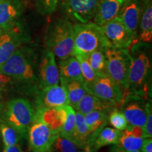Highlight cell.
Returning a JSON list of instances; mask_svg holds the SVG:
<instances>
[{"label": "cell", "mask_w": 152, "mask_h": 152, "mask_svg": "<svg viewBox=\"0 0 152 152\" xmlns=\"http://www.w3.org/2000/svg\"><path fill=\"white\" fill-rule=\"evenodd\" d=\"M147 44L140 41L132 44L131 64L129 73V93L147 98L151 81V61Z\"/></svg>", "instance_id": "6da1fadb"}, {"label": "cell", "mask_w": 152, "mask_h": 152, "mask_svg": "<svg viewBox=\"0 0 152 152\" xmlns=\"http://www.w3.org/2000/svg\"><path fill=\"white\" fill-rule=\"evenodd\" d=\"M45 44L58 59L73 56V25L66 18L53 21L47 28Z\"/></svg>", "instance_id": "7a4b0ae2"}, {"label": "cell", "mask_w": 152, "mask_h": 152, "mask_svg": "<svg viewBox=\"0 0 152 152\" xmlns=\"http://www.w3.org/2000/svg\"><path fill=\"white\" fill-rule=\"evenodd\" d=\"M109 47L101 26L89 22L73 25V56H87L94 51Z\"/></svg>", "instance_id": "3957f363"}, {"label": "cell", "mask_w": 152, "mask_h": 152, "mask_svg": "<svg viewBox=\"0 0 152 152\" xmlns=\"http://www.w3.org/2000/svg\"><path fill=\"white\" fill-rule=\"evenodd\" d=\"M108 75L118 84L122 90H128L131 56L126 49L109 47L104 50Z\"/></svg>", "instance_id": "277c9868"}, {"label": "cell", "mask_w": 152, "mask_h": 152, "mask_svg": "<svg viewBox=\"0 0 152 152\" xmlns=\"http://www.w3.org/2000/svg\"><path fill=\"white\" fill-rule=\"evenodd\" d=\"M35 119L31 104L24 99H15L7 103L4 122L13 127L21 137L26 135Z\"/></svg>", "instance_id": "5b68a950"}, {"label": "cell", "mask_w": 152, "mask_h": 152, "mask_svg": "<svg viewBox=\"0 0 152 152\" xmlns=\"http://www.w3.org/2000/svg\"><path fill=\"white\" fill-rule=\"evenodd\" d=\"M0 71L11 78L28 83L35 82L36 78L29 56L22 49H17L4 64Z\"/></svg>", "instance_id": "8992f818"}, {"label": "cell", "mask_w": 152, "mask_h": 152, "mask_svg": "<svg viewBox=\"0 0 152 152\" xmlns=\"http://www.w3.org/2000/svg\"><path fill=\"white\" fill-rule=\"evenodd\" d=\"M28 133V144L33 152H50L57 137L45 123L38 119H34Z\"/></svg>", "instance_id": "52a82bcc"}, {"label": "cell", "mask_w": 152, "mask_h": 152, "mask_svg": "<svg viewBox=\"0 0 152 152\" xmlns=\"http://www.w3.org/2000/svg\"><path fill=\"white\" fill-rule=\"evenodd\" d=\"M101 28L110 47L127 49L132 44L139 41L134 39L118 16Z\"/></svg>", "instance_id": "ba28073f"}, {"label": "cell", "mask_w": 152, "mask_h": 152, "mask_svg": "<svg viewBox=\"0 0 152 152\" xmlns=\"http://www.w3.org/2000/svg\"><path fill=\"white\" fill-rule=\"evenodd\" d=\"M145 99L137 95L129 94L123 97L121 103V112L128 125L143 126L147 119V109L150 104L146 103Z\"/></svg>", "instance_id": "9c48e42d"}, {"label": "cell", "mask_w": 152, "mask_h": 152, "mask_svg": "<svg viewBox=\"0 0 152 152\" xmlns=\"http://www.w3.org/2000/svg\"><path fill=\"white\" fill-rule=\"evenodd\" d=\"M90 92L101 100L113 103H121L124 97L122 89L109 75L97 76L94 82L87 85Z\"/></svg>", "instance_id": "30bf717a"}, {"label": "cell", "mask_w": 152, "mask_h": 152, "mask_svg": "<svg viewBox=\"0 0 152 152\" xmlns=\"http://www.w3.org/2000/svg\"><path fill=\"white\" fill-rule=\"evenodd\" d=\"M99 0H63L62 7L68 18L78 23H86L94 18Z\"/></svg>", "instance_id": "8fae6325"}, {"label": "cell", "mask_w": 152, "mask_h": 152, "mask_svg": "<svg viewBox=\"0 0 152 152\" xmlns=\"http://www.w3.org/2000/svg\"><path fill=\"white\" fill-rule=\"evenodd\" d=\"M39 85L41 88L58 85L59 72L55 56L49 49H46L42 56L39 70Z\"/></svg>", "instance_id": "7c38bea8"}, {"label": "cell", "mask_w": 152, "mask_h": 152, "mask_svg": "<svg viewBox=\"0 0 152 152\" xmlns=\"http://www.w3.org/2000/svg\"><path fill=\"white\" fill-rule=\"evenodd\" d=\"M142 7V0H130L123 4L118 16L136 40H138Z\"/></svg>", "instance_id": "4fadbf2b"}, {"label": "cell", "mask_w": 152, "mask_h": 152, "mask_svg": "<svg viewBox=\"0 0 152 152\" xmlns=\"http://www.w3.org/2000/svg\"><path fill=\"white\" fill-rule=\"evenodd\" d=\"M37 97V109H51L68 105L66 90L62 85L41 88Z\"/></svg>", "instance_id": "5bb4252c"}, {"label": "cell", "mask_w": 152, "mask_h": 152, "mask_svg": "<svg viewBox=\"0 0 152 152\" xmlns=\"http://www.w3.org/2000/svg\"><path fill=\"white\" fill-rule=\"evenodd\" d=\"M23 8L19 0H4L0 2V26L7 31L18 26Z\"/></svg>", "instance_id": "9a60e30c"}, {"label": "cell", "mask_w": 152, "mask_h": 152, "mask_svg": "<svg viewBox=\"0 0 152 152\" xmlns=\"http://www.w3.org/2000/svg\"><path fill=\"white\" fill-rule=\"evenodd\" d=\"M65 106L51 109H37V112L35 113V119L40 120L54 134L58 135L60 134L63 125L66 121V110Z\"/></svg>", "instance_id": "2e32d148"}, {"label": "cell", "mask_w": 152, "mask_h": 152, "mask_svg": "<svg viewBox=\"0 0 152 152\" xmlns=\"http://www.w3.org/2000/svg\"><path fill=\"white\" fill-rule=\"evenodd\" d=\"M23 40L18 26L4 31L0 35V66L10 57Z\"/></svg>", "instance_id": "e0dca14e"}, {"label": "cell", "mask_w": 152, "mask_h": 152, "mask_svg": "<svg viewBox=\"0 0 152 152\" xmlns=\"http://www.w3.org/2000/svg\"><path fill=\"white\" fill-rule=\"evenodd\" d=\"M123 0H99L94 23L102 26L118 16Z\"/></svg>", "instance_id": "ac0fdd59"}, {"label": "cell", "mask_w": 152, "mask_h": 152, "mask_svg": "<svg viewBox=\"0 0 152 152\" xmlns=\"http://www.w3.org/2000/svg\"><path fill=\"white\" fill-rule=\"evenodd\" d=\"M122 131L115 128L104 127L103 128L92 132L89 137L88 144L94 151H97L100 148L111 144H115L118 142Z\"/></svg>", "instance_id": "d6986e66"}, {"label": "cell", "mask_w": 152, "mask_h": 152, "mask_svg": "<svg viewBox=\"0 0 152 152\" xmlns=\"http://www.w3.org/2000/svg\"><path fill=\"white\" fill-rule=\"evenodd\" d=\"M138 40L149 44L152 39V2L142 0V14L139 25Z\"/></svg>", "instance_id": "ffe728a7"}, {"label": "cell", "mask_w": 152, "mask_h": 152, "mask_svg": "<svg viewBox=\"0 0 152 152\" xmlns=\"http://www.w3.org/2000/svg\"><path fill=\"white\" fill-rule=\"evenodd\" d=\"M61 85L65 88L68 100V105L75 109L79 102L87 93L90 92L83 80H64L59 78ZM91 93V92H90Z\"/></svg>", "instance_id": "44dd1931"}, {"label": "cell", "mask_w": 152, "mask_h": 152, "mask_svg": "<svg viewBox=\"0 0 152 152\" xmlns=\"http://www.w3.org/2000/svg\"><path fill=\"white\" fill-rule=\"evenodd\" d=\"M115 105V104L111 102L101 100L92 93L89 92L80 101L75 111H78L85 115L93 111H111Z\"/></svg>", "instance_id": "7402d4cb"}, {"label": "cell", "mask_w": 152, "mask_h": 152, "mask_svg": "<svg viewBox=\"0 0 152 152\" xmlns=\"http://www.w3.org/2000/svg\"><path fill=\"white\" fill-rule=\"evenodd\" d=\"M144 138L134 136L128 127L121 132L118 142L114 144L112 151L123 152L141 150Z\"/></svg>", "instance_id": "603a6c76"}, {"label": "cell", "mask_w": 152, "mask_h": 152, "mask_svg": "<svg viewBox=\"0 0 152 152\" xmlns=\"http://www.w3.org/2000/svg\"><path fill=\"white\" fill-rule=\"evenodd\" d=\"M60 78L64 80H83L80 66L75 56H70L58 62Z\"/></svg>", "instance_id": "cb8c5ba5"}, {"label": "cell", "mask_w": 152, "mask_h": 152, "mask_svg": "<svg viewBox=\"0 0 152 152\" xmlns=\"http://www.w3.org/2000/svg\"><path fill=\"white\" fill-rule=\"evenodd\" d=\"M90 134L85 123L84 115L75 111V122L71 140L77 147L83 149L86 145Z\"/></svg>", "instance_id": "d4e9b609"}, {"label": "cell", "mask_w": 152, "mask_h": 152, "mask_svg": "<svg viewBox=\"0 0 152 152\" xmlns=\"http://www.w3.org/2000/svg\"><path fill=\"white\" fill-rule=\"evenodd\" d=\"M110 111H93L84 115L85 123L91 134L95 131L103 128L108 124Z\"/></svg>", "instance_id": "484cf974"}, {"label": "cell", "mask_w": 152, "mask_h": 152, "mask_svg": "<svg viewBox=\"0 0 152 152\" xmlns=\"http://www.w3.org/2000/svg\"><path fill=\"white\" fill-rule=\"evenodd\" d=\"M89 64L97 76L108 75L107 65L104 50H96L86 56Z\"/></svg>", "instance_id": "4316f807"}, {"label": "cell", "mask_w": 152, "mask_h": 152, "mask_svg": "<svg viewBox=\"0 0 152 152\" xmlns=\"http://www.w3.org/2000/svg\"><path fill=\"white\" fill-rule=\"evenodd\" d=\"M81 149L71 140L58 134L50 152H80Z\"/></svg>", "instance_id": "83f0119b"}, {"label": "cell", "mask_w": 152, "mask_h": 152, "mask_svg": "<svg viewBox=\"0 0 152 152\" xmlns=\"http://www.w3.org/2000/svg\"><path fill=\"white\" fill-rule=\"evenodd\" d=\"M0 133L4 146H11L18 144L20 140V134L11 127L5 122L0 123Z\"/></svg>", "instance_id": "f1b7e54d"}, {"label": "cell", "mask_w": 152, "mask_h": 152, "mask_svg": "<svg viewBox=\"0 0 152 152\" xmlns=\"http://www.w3.org/2000/svg\"><path fill=\"white\" fill-rule=\"evenodd\" d=\"M66 121L63 125L62 129L61 130V135L71 140L73 135L75 122V111L70 105H66Z\"/></svg>", "instance_id": "f546056e"}, {"label": "cell", "mask_w": 152, "mask_h": 152, "mask_svg": "<svg viewBox=\"0 0 152 152\" xmlns=\"http://www.w3.org/2000/svg\"><path fill=\"white\" fill-rule=\"evenodd\" d=\"M74 56L76 57V58L79 62L82 75H83V79L85 85H88L91 84L96 78L97 75L95 74L92 68H91L86 56H80V55H75Z\"/></svg>", "instance_id": "4dcf8cb0"}, {"label": "cell", "mask_w": 152, "mask_h": 152, "mask_svg": "<svg viewBox=\"0 0 152 152\" xmlns=\"http://www.w3.org/2000/svg\"><path fill=\"white\" fill-rule=\"evenodd\" d=\"M108 123L118 130L123 131L128 126V122L122 112L118 109H113L110 111Z\"/></svg>", "instance_id": "1f68e13d"}, {"label": "cell", "mask_w": 152, "mask_h": 152, "mask_svg": "<svg viewBox=\"0 0 152 152\" xmlns=\"http://www.w3.org/2000/svg\"><path fill=\"white\" fill-rule=\"evenodd\" d=\"M58 0H35L36 8L42 15H50L57 8Z\"/></svg>", "instance_id": "d6a6232c"}, {"label": "cell", "mask_w": 152, "mask_h": 152, "mask_svg": "<svg viewBox=\"0 0 152 152\" xmlns=\"http://www.w3.org/2000/svg\"><path fill=\"white\" fill-rule=\"evenodd\" d=\"M144 138H151L152 137V113L151 104L148 106L147 119L143 126Z\"/></svg>", "instance_id": "836d02e7"}, {"label": "cell", "mask_w": 152, "mask_h": 152, "mask_svg": "<svg viewBox=\"0 0 152 152\" xmlns=\"http://www.w3.org/2000/svg\"><path fill=\"white\" fill-rule=\"evenodd\" d=\"M11 77L4 75L0 71V91L4 90L10 84Z\"/></svg>", "instance_id": "e575fe53"}, {"label": "cell", "mask_w": 152, "mask_h": 152, "mask_svg": "<svg viewBox=\"0 0 152 152\" xmlns=\"http://www.w3.org/2000/svg\"><path fill=\"white\" fill-rule=\"evenodd\" d=\"M142 152H152V140L151 138H144L142 143Z\"/></svg>", "instance_id": "d590c367"}, {"label": "cell", "mask_w": 152, "mask_h": 152, "mask_svg": "<svg viewBox=\"0 0 152 152\" xmlns=\"http://www.w3.org/2000/svg\"><path fill=\"white\" fill-rule=\"evenodd\" d=\"M3 152H24L18 144L11 146H5Z\"/></svg>", "instance_id": "8d00e7d4"}, {"label": "cell", "mask_w": 152, "mask_h": 152, "mask_svg": "<svg viewBox=\"0 0 152 152\" xmlns=\"http://www.w3.org/2000/svg\"><path fill=\"white\" fill-rule=\"evenodd\" d=\"M80 152H96V151H94V150L88 144H86V145L85 146V147L83 148V149H82L81 151Z\"/></svg>", "instance_id": "74e56055"}, {"label": "cell", "mask_w": 152, "mask_h": 152, "mask_svg": "<svg viewBox=\"0 0 152 152\" xmlns=\"http://www.w3.org/2000/svg\"><path fill=\"white\" fill-rule=\"evenodd\" d=\"M112 152H116V151H112ZM123 152H142L140 150H136V151H123Z\"/></svg>", "instance_id": "f35d334b"}, {"label": "cell", "mask_w": 152, "mask_h": 152, "mask_svg": "<svg viewBox=\"0 0 152 152\" xmlns=\"http://www.w3.org/2000/svg\"><path fill=\"white\" fill-rule=\"evenodd\" d=\"M3 30H2V28H1V26H0V35H1V34H2V33H3Z\"/></svg>", "instance_id": "ab89813d"}, {"label": "cell", "mask_w": 152, "mask_h": 152, "mask_svg": "<svg viewBox=\"0 0 152 152\" xmlns=\"http://www.w3.org/2000/svg\"><path fill=\"white\" fill-rule=\"evenodd\" d=\"M130 1V0H123V4H124V3H126V2H128V1Z\"/></svg>", "instance_id": "60d3db41"}, {"label": "cell", "mask_w": 152, "mask_h": 152, "mask_svg": "<svg viewBox=\"0 0 152 152\" xmlns=\"http://www.w3.org/2000/svg\"><path fill=\"white\" fill-rule=\"evenodd\" d=\"M4 1V0H0V2H1V1Z\"/></svg>", "instance_id": "b9f144b4"}]
</instances>
